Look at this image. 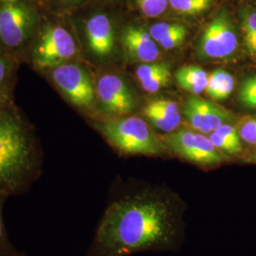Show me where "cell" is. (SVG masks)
Segmentation results:
<instances>
[{
  "mask_svg": "<svg viewBox=\"0 0 256 256\" xmlns=\"http://www.w3.org/2000/svg\"><path fill=\"white\" fill-rule=\"evenodd\" d=\"M178 236V216L168 200L150 192L111 202L88 256H126L169 247Z\"/></svg>",
  "mask_w": 256,
  "mask_h": 256,
  "instance_id": "obj_1",
  "label": "cell"
},
{
  "mask_svg": "<svg viewBox=\"0 0 256 256\" xmlns=\"http://www.w3.org/2000/svg\"><path fill=\"white\" fill-rule=\"evenodd\" d=\"M43 151L36 133L14 106L0 110V192L14 196L42 173Z\"/></svg>",
  "mask_w": 256,
  "mask_h": 256,
  "instance_id": "obj_2",
  "label": "cell"
},
{
  "mask_svg": "<svg viewBox=\"0 0 256 256\" xmlns=\"http://www.w3.org/2000/svg\"><path fill=\"white\" fill-rule=\"evenodd\" d=\"M79 54L78 41L68 28L60 21L40 20L25 63L43 74L57 66L76 61Z\"/></svg>",
  "mask_w": 256,
  "mask_h": 256,
  "instance_id": "obj_3",
  "label": "cell"
},
{
  "mask_svg": "<svg viewBox=\"0 0 256 256\" xmlns=\"http://www.w3.org/2000/svg\"><path fill=\"white\" fill-rule=\"evenodd\" d=\"M39 22L38 12L30 2H0V48L20 64L25 63Z\"/></svg>",
  "mask_w": 256,
  "mask_h": 256,
  "instance_id": "obj_4",
  "label": "cell"
},
{
  "mask_svg": "<svg viewBox=\"0 0 256 256\" xmlns=\"http://www.w3.org/2000/svg\"><path fill=\"white\" fill-rule=\"evenodd\" d=\"M96 126L106 140L122 155L156 156L164 151L162 140L146 120L136 116L104 120Z\"/></svg>",
  "mask_w": 256,
  "mask_h": 256,
  "instance_id": "obj_5",
  "label": "cell"
},
{
  "mask_svg": "<svg viewBox=\"0 0 256 256\" xmlns=\"http://www.w3.org/2000/svg\"><path fill=\"white\" fill-rule=\"evenodd\" d=\"M66 101L90 111L95 106L96 88L90 72L76 61L57 66L42 74Z\"/></svg>",
  "mask_w": 256,
  "mask_h": 256,
  "instance_id": "obj_6",
  "label": "cell"
},
{
  "mask_svg": "<svg viewBox=\"0 0 256 256\" xmlns=\"http://www.w3.org/2000/svg\"><path fill=\"white\" fill-rule=\"evenodd\" d=\"M162 142L165 149L194 164L212 167L225 160V155L214 146L209 136L198 131L182 129L166 134Z\"/></svg>",
  "mask_w": 256,
  "mask_h": 256,
  "instance_id": "obj_7",
  "label": "cell"
},
{
  "mask_svg": "<svg viewBox=\"0 0 256 256\" xmlns=\"http://www.w3.org/2000/svg\"><path fill=\"white\" fill-rule=\"evenodd\" d=\"M238 46L236 32L229 18L221 14L202 34L198 48L200 58L222 59L232 54Z\"/></svg>",
  "mask_w": 256,
  "mask_h": 256,
  "instance_id": "obj_8",
  "label": "cell"
},
{
  "mask_svg": "<svg viewBox=\"0 0 256 256\" xmlns=\"http://www.w3.org/2000/svg\"><path fill=\"white\" fill-rule=\"evenodd\" d=\"M96 99L102 111L114 116L130 113L135 108V101L126 82L119 75L104 74L95 82Z\"/></svg>",
  "mask_w": 256,
  "mask_h": 256,
  "instance_id": "obj_9",
  "label": "cell"
},
{
  "mask_svg": "<svg viewBox=\"0 0 256 256\" xmlns=\"http://www.w3.org/2000/svg\"><path fill=\"white\" fill-rule=\"evenodd\" d=\"M183 113L196 131L210 135L216 129L232 120L230 113L214 102L191 96L185 104Z\"/></svg>",
  "mask_w": 256,
  "mask_h": 256,
  "instance_id": "obj_10",
  "label": "cell"
},
{
  "mask_svg": "<svg viewBox=\"0 0 256 256\" xmlns=\"http://www.w3.org/2000/svg\"><path fill=\"white\" fill-rule=\"evenodd\" d=\"M84 43L92 56L104 60L110 57L115 48L113 23L106 14H95L84 25Z\"/></svg>",
  "mask_w": 256,
  "mask_h": 256,
  "instance_id": "obj_11",
  "label": "cell"
},
{
  "mask_svg": "<svg viewBox=\"0 0 256 256\" xmlns=\"http://www.w3.org/2000/svg\"><path fill=\"white\" fill-rule=\"evenodd\" d=\"M120 43L128 54L134 60L153 63L158 59L160 50L149 32L142 28L128 26L120 36Z\"/></svg>",
  "mask_w": 256,
  "mask_h": 256,
  "instance_id": "obj_12",
  "label": "cell"
},
{
  "mask_svg": "<svg viewBox=\"0 0 256 256\" xmlns=\"http://www.w3.org/2000/svg\"><path fill=\"white\" fill-rule=\"evenodd\" d=\"M144 114L156 128L164 132L174 131L182 122L176 102L166 99L151 102L144 108Z\"/></svg>",
  "mask_w": 256,
  "mask_h": 256,
  "instance_id": "obj_13",
  "label": "cell"
},
{
  "mask_svg": "<svg viewBox=\"0 0 256 256\" xmlns=\"http://www.w3.org/2000/svg\"><path fill=\"white\" fill-rule=\"evenodd\" d=\"M18 61L0 48V110L14 106V90Z\"/></svg>",
  "mask_w": 256,
  "mask_h": 256,
  "instance_id": "obj_14",
  "label": "cell"
},
{
  "mask_svg": "<svg viewBox=\"0 0 256 256\" xmlns=\"http://www.w3.org/2000/svg\"><path fill=\"white\" fill-rule=\"evenodd\" d=\"M151 37L165 50L180 46L187 36V28L182 24L160 22L149 28Z\"/></svg>",
  "mask_w": 256,
  "mask_h": 256,
  "instance_id": "obj_15",
  "label": "cell"
},
{
  "mask_svg": "<svg viewBox=\"0 0 256 256\" xmlns=\"http://www.w3.org/2000/svg\"><path fill=\"white\" fill-rule=\"evenodd\" d=\"M212 142L223 155H236L242 151L241 138L238 129L224 124L209 135Z\"/></svg>",
  "mask_w": 256,
  "mask_h": 256,
  "instance_id": "obj_16",
  "label": "cell"
},
{
  "mask_svg": "<svg viewBox=\"0 0 256 256\" xmlns=\"http://www.w3.org/2000/svg\"><path fill=\"white\" fill-rule=\"evenodd\" d=\"M209 75L202 68L187 66L176 72V80L184 90L192 94H200L206 90Z\"/></svg>",
  "mask_w": 256,
  "mask_h": 256,
  "instance_id": "obj_17",
  "label": "cell"
},
{
  "mask_svg": "<svg viewBox=\"0 0 256 256\" xmlns=\"http://www.w3.org/2000/svg\"><path fill=\"white\" fill-rule=\"evenodd\" d=\"M8 196L0 192V256H26L14 247L10 240L3 220V207Z\"/></svg>",
  "mask_w": 256,
  "mask_h": 256,
  "instance_id": "obj_18",
  "label": "cell"
},
{
  "mask_svg": "<svg viewBox=\"0 0 256 256\" xmlns=\"http://www.w3.org/2000/svg\"><path fill=\"white\" fill-rule=\"evenodd\" d=\"M212 0H169L171 7L183 14H198L210 8Z\"/></svg>",
  "mask_w": 256,
  "mask_h": 256,
  "instance_id": "obj_19",
  "label": "cell"
},
{
  "mask_svg": "<svg viewBox=\"0 0 256 256\" xmlns=\"http://www.w3.org/2000/svg\"><path fill=\"white\" fill-rule=\"evenodd\" d=\"M242 30L248 54L256 57V10L246 14L242 22Z\"/></svg>",
  "mask_w": 256,
  "mask_h": 256,
  "instance_id": "obj_20",
  "label": "cell"
},
{
  "mask_svg": "<svg viewBox=\"0 0 256 256\" xmlns=\"http://www.w3.org/2000/svg\"><path fill=\"white\" fill-rule=\"evenodd\" d=\"M170 80H171V70H170L169 64H167L158 74L147 78L146 80L140 81V84L146 92L154 93L164 88L165 86L170 82Z\"/></svg>",
  "mask_w": 256,
  "mask_h": 256,
  "instance_id": "obj_21",
  "label": "cell"
},
{
  "mask_svg": "<svg viewBox=\"0 0 256 256\" xmlns=\"http://www.w3.org/2000/svg\"><path fill=\"white\" fill-rule=\"evenodd\" d=\"M239 100L248 108L256 110V76L248 78L241 84Z\"/></svg>",
  "mask_w": 256,
  "mask_h": 256,
  "instance_id": "obj_22",
  "label": "cell"
},
{
  "mask_svg": "<svg viewBox=\"0 0 256 256\" xmlns=\"http://www.w3.org/2000/svg\"><path fill=\"white\" fill-rule=\"evenodd\" d=\"M142 12L148 18L162 14L168 6V0H137Z\"/></svg>",
  "mask_w": 256,
  "mask_h": 256,
  "instance_id": "obj_23",
  "label": "cell"
},
{
  "mask_svg": "<svg viewBox=\"0 0 256 256\" xmlns=\"http://www.w3.org/2000/svg\"><path fill=\"white\" fill-rule=\"evenodd\" d=\"M238 133L242 140L248 144H256V118L246 120L238 128Z\"/></svg>",
  "mask_w": 256,
  "mask_h": 256,
  "instance_id": "obj_24",
  "label": "cell"
},
{
  "mask_svg": "<svg viewBox=\"0 0 256 256\" xmlns=\"http://www.w3.org/2000/svg\"><path fill=\"white\" fill-rule=\"evenodd\" d=\"M234 79L229 72H227L212 99L214 100L227 99L234 90Z\"/></svg>",
  "mask_w": 256,
  "mask_h": 256,
  "instance_id": "obj_25",
  "label": "cell"
},
{
  "mask_svg": "<svg viewBox=\"0 0 256 256\" xmlns=\"http://www.w3.org/2000/svg\"><path fill=\"white\" fill-rule=\"evenodd\" d=\"M165 63H146V64L140 66L136 70V76L138 79L140 81L146 80L147 78L155 75L158 72H160L165 66Z\"/></svg>",
  "mask_w": 256,
  "mask_h": 256,
  "instance_id": "obj_26",
  "label": "cell"
},
{
  "mask_svg": "<svg viewBox=\"0 0 256 256\" xmlns=\"http://www.w3.org/2000/svg\"><path fill=\"white\" fill-rule=\"evenodd\" d=\"M226 74H227L226 70H216L209 75L208 84H207L205 92L210 96V98H214L216 92L218 90L220 84L222 82V80L225 77Z\"/></svg>",
  "mask_w": 256,
  "mask_h": 256,
  "instance_id": "obj_27",
  "label": "cell"
},
{
  "mask_svg": "<svg viewBox=\"0 0 256 256\" xmlns=\"http://www.w3.org/2000/svg\"><path fill=\"white\" fill-rule=\"evenodd\" d=\"M250 162H254V164H256V152L252 154V155L250 156H248V160Z\"/></svg>",
  "mask_w": 256,
  "mask_h": 256,
  "instance_id": "obj_28",
  "label": "cell"
},
{
  "mask_svg": "<svg viewBox=\"0 0 256 256\" xmlns=\"http://www.w3.org/2000/svg\"><path fill=\"white\" fill-rule=\"evenodd\" d=\"M59 1H62V2H68V3H70V2H74V1H78V0H59Z\"/></svg>",
  "mask_w": 256,
  "mask_h": 256,
  "instance_id": "obj_29",
  "label": "cell"
},
{
  "mask_svg": "<svg viewBox=\"0 0 256 256\" xmlns=\"http://www.w3.org/2000/svg\"><path fill=\"white\" fill-rule=\"evenodd\" d=\"M14 1H16V0H0V2H14Z\"/></svg>",
  "mask_w": 256,
  "mask_h": 256,
  "instance_id": "obj_30",
  "label": "cell"
},
{
  "mask_svg": "<svg viewBox=\"0 0 256 256\" xmlns=\"http://www.w3.org/2000/svg\"></svg>",
  "mask_w": 256,
  "mask_h": 256,
  "instance_id": "obj_31",
  "label": "cell"
}]
</instances>
